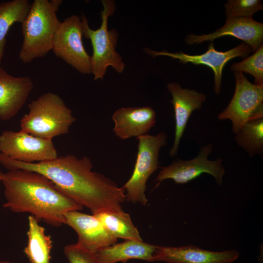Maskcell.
<instances>
[{"label": "cell", "instance_id": "15", "mask_svg": "<svg viewBox=\"0 0 263 263\" xmlns=\"http://www.w3.org/2000/svg\"><path fill=\"white\" fill-rule=\"evenodd\" d=\"M33 89L30 76H14L0 68V120L7 121L15 117Z\"/></svg>", "mask_w": 263, "mask_h": 263}, {"label": "cell", "instance_id": "4", "mask_svg": "<svg viewBox=\"0 0 263 263\" xmlns=\"http://www.w3.org/2000/svg\"><path fill=\"white\" fill-rule=\"evenodd\" d=\"M28 108L20 121V131L37 137L52 139L67 134L76 120L63 99L52 92L40 95Z\"/></svg>", "mask_w": 263, "mask_h": 263}, {"label": "cell", "instance_id": "20", "mask_svg": "<svg viewBox=\"0 0 263 263\" xmlns=\"http://www.w3.org/2000/svg\"><path fill=\"white\" fill-rule=\"evenodd\" d=\"M94 215L114 238L126 240L143 241L137 228L132 223L130 215L124 211H104Z\"/></svg>", "mask_w": 263, "mask_h": 263}, {"label": "cell", "instance_id": "16", "mask_svg": "<svg viewBox=\"0 0 263 263\" xmlns=\"http://www.w3.org/2000/svg\"><path fill=\"white\" fill-rule=\"evenodd\" d=\"M167 89L172 95L170 102L173 106L175 121L174 143L169 154L176 155L181 139L189 117L195 110L200 109L206 101V95L194 90L183 89L176 82L168 84Z\"/></svg>", "mask_w": 263, "mask_h": 263}, {"label": "cell", "instance_id": "18", "mask_svg": "<svg viewBox=\"0 0 263 263\" xmlns=\"http://www.w3.org/2000/svg\"><path fill=\"white\" fill-rule=\"evenodd\" d=\"M156 246L143 241L126 240L101 248L96 253L100 263L125 262L133 259L154 262Z\"/></svg>", "mask_w": 263, "mask_h": 263}, {"label": "cell", "instance_id": "8", "mask_svg": "<svg viewBox=\"0 0 263 263\" xmlns=\"http://www.w3.org/2000/svg\"><path fill=\"white\" fill-rule=\"evenodd\" d=\"M0 153L26 163L50 161L58 156L52 139L37 137L20 130L1 133Z\"/></svg>", "mask_w": 263, "mask_h": 263}, {"label": "cell", "instance_id": "21", "mask_svg": "<svg viewBox=\"0 0 263 263\" xmlns=\"http://www.w3.org/2000/svg\"><path fill=\"white\" fill-rule=\"evenodd\" d=\"M237 144L252 156L263 150V111L252 116L236 134Z\"/></svg>", "mask_w": 263, "mask_h": 263}, {"label": "cell", "instance_id": "2", "mask_svg": "<svg viewBox=\"0 0 263 263\" xmlns=\"http://www.w3.org/2000/svg\"><path fill=\"white\" fill-rule=\"evenodd\" d=\"M5 202L3 207L16 213L27 212L39 222L54 226L64 224V215L83 206L64 194L49 179L38 172L18 169L3 173Z\"/></svg>", "mask_w": 263, "mask_h": 263}, {"label": "cell", "instance_id": "17", "mask_svg": "<svg viewBox=\"0 0 263 263\" xmlns=\"http://www.w3.org/2000/svg\"><path fill=\"white\" fill-rule=\"evenodd\" d=\"M113 132L121 140L146 134L156 122V113L150 107H122L112 115Z\"/></svg>", "mask_w": 263, "mask_h": 263}, {"label": "cell", "instance_id": "26", "mask_svg": "<svg viewBox=\"0 0 263 263\" xmlns=\"http://www.w3.org/2000/svg\"><path fill=\"white\" fill-rule=\"evenodd\" d=\"M0 263H15L8 261L0 260Z\"/></svg>", "mask_w": 263, "mask_h": 263}, {"label": "cell", "instance_id": "6", "mask_svg": "<svg viewBox=\"0 0 263 263\" xmlns=\"http://www.w3.org/2000/svg\"><path fill=\"white\" fill-rule=\"evenodd\" d=\"M138 151L133 173L122 187L126 200L145 206L148 203L145 191L150 176L159 168V152L167 143V135L160 132L156 135L146 134L137 137Z\"/></svg>", "mask_w": 263, "mask_h": 263}, {"label": "cell", "instance_id": "3", "mask_svg": "<svg viewBox=\"0 0 263 263\" xmlns=\"http://www.w3.org/2000/svg\"><path fill=\"white\" fill-rule=\"evenodd\" d=\"M61 0H35L21 23L23 41L19 57L24 63L45 56L52 50L55 34L61 23L56 12Z\"/></svg>", "mask_w": 263, "mask_h": 263}, {"label": "cell", "instance_id": "1", "mask_svg": "<svg viewBox=\"0 0 263 263\" xmlns=\"http://www.w3.org/2000/svg\"><path fill=\"white\" fill-rule=\"evenodd\" d=\"M0 164L8 170H27L42 174L93 214L124 211L122 204L126 200L124 188L104 175L93 171L92 162L87 156L78 158L68 154L50 161L26 163L0 153Z\"/></svg>", "mask_w": 263, "mask_h": 263}, {"label": "cell", "instance_id": "22", "mask_svg": "<svg viewBox=\"0 0 263 263\" xmlns=\"http://www.w3.org/2000/svg\"><path fill=\"white\" fill-rule=\"evenodd\" d=\"M31 4L27 0H13L0 3V68L6 44V37L15 22L22 23Z\"/></svg>", "mask_w": 263, "mask_h": 263}, {"label": "cell", "instance_id": "13", "mask_svg": "<svg viewBox=\"0 0 263 263\" xmlns=\"http://www.w3.org/2000/svg\"><path fill=\"white\" fill-rule=\"evenodd\" d=\"M64 224L73 228L78 235V245L96 251L116 243L117 239L107 231L94 215L72 211L64 216Z\"/></svg>", "mask_w": 263, "mask_h": 263}, {"label": "cell", "instance_id": "14", "mask_svg": "<svg viewBox=\"0 0 263 263\" xmlns=\"http://www.w3.org/2000/svg\"><path fill=\"white\" fill-rule=\"evenodd\" d=\"M239 255L240 253L235 249L216 252L192 245L179 247L157 245L153 260L167 263H231Z\"/></svg>", "mask_w": 263, "mask_h": 263}, {"label": "cell", "instance_id": "19", "mask_svg": "<svg viewBox=\"0 0 263 263\" xmlns=\"http://www.w3.org/2000/svg\"><path fill=\"white\" fill-rule=\"evenodd\" d=\"M34 217H28V242L24 252L30 263H50L53 242Z\"/></svg>", "mask_w": 263, "mask_h": 263}, {"label": "cell", "instance_id": "10", "mask_svg": "<svg viewBox=\"0 0 263 263\" xmlns=\"http://www.w3.org/2000/svg\"><path fill=\"white\" fill-rule=\"evenodd\" d=\"M212 150V145L207 144L202 147L198 155L193 159L187 161L177 159L169 166L162 167L155 180L157 182L155 187L168 179H172L176 184H185L203 173L213 176L217 184L221 186L225 169L222 158H218L215 160L208 159Z\"/></svg>", "mask_w": 263, "mask_h": 263}, {"label": "cell", "instance_id": "5", "mask_svg": "<svg viewBox=\"0 0 263 263\" xmlns=\"http://www.w3.org/2000/svg\"><path fill=\"white\" fill-rule=\"evenodd\" d=\"M100 27L93 30L89 26L85 16L81 18L83 23V36L91 42L93 54L91 56V72L94 80L102 79L109 66L118 74L122 73L125 67L122 57L116 50L118 34L115 29L109 30V18L114 13L115 2L112 0H102Z\"/></svg>", "mask_w": 263, "mask_h": 263}, {"label": "cell", "instance_id": "27", "mask_svg": "<svg viewBox=\"0 0 263 263\" xmlns=\"http://www.w3.org/2000/svg\"><path fill=\"white\" fill-rule=\"evenodd\" d=\"M2 173H3V172L0 169V184L1 183V182H2Z\"/></svg>", "mask_w": 263, "mask_h": 263}, {"label": "cell", "instance_id": "11", "mask_svg": "<svg viewBox=\"0 0 263 263\" xmlns=\"http://www.w3.org/2000/svg\"><path fill=\"white\" fill-rule=\"evenodd\" d=\"M144 50L153 58L158 56H167L172 59H178L183 64L190 62L195 65H204L209 67L214 73V92L216 94L220 93L223 70L226 63L235 57H246L252 51L251 48L245 43L225 52L218 51L215 49L213 42L209 44L207 52L198 55H190L182 52L170 53L165 50L156 51L148 48H145Z\"/></svg>", "mask_w": 263, "mask_h": 263}, {"label": "cell", "instance_id": "24", "mask_svg": "<svg viewBox=\"0 0 263 263\" xmlns=\"http://www.w3.org/2000/svg\"><path fill=\"white\" fill-rule=\"evenodd\" d=\"M224 6L226 19L252 18L255 13L263 9L260 0H229Z\"/></svg>", "mask_w": 263, "mask_h": 263}, {"label": "cell", "instance_id": "23", "mask_svg": "<svg viewBox=\"0 0 263 263\" xmlns=\"http://www.w3.org/2000/svg\"><path fill=\"white\" fill-rule=\"evenodd\" d=\"M233 72H245L252 75L255 84H263V45L251 56L243 61L233 64L230 67Z\"/></svg>", "mask_w": 263, "mask_h": 263}, {"label": "cell", "instance_id": "25", "mask_svg": "<svg viewBox=\"0 0 263 263\" xmlns=\"http://www.w3.org/2000/svg\"><path fill=\"white\" fill-rule=\"evenodd\" d=\"M63 251L69 263H100L96 251L88 250L76 244L65 245Z\"/></svg>", "mask_w": 263, "mask_h": 263}, {"label": "cell", "instance_id": "12", "mask_svg": "<svg viewBox=\"0 0 263 263\" xmlns=\"http://www.w3.org/2000/svg\"><path fill=\"white\" fill-rule=\"evenodd\" d=\"M225 36H231L244 41L252 51H256L262 45L263 24L252 18H234L226 19L225 24L214 32L202 35H188L185 38L188 45L200 44Z\"/></svg>", "mask_w": 263, "mask_h": 263}, {"label": "cell", "instance_id": "9", "mask_svg": "<svg viewBox=\"0 0 263 263\" xmlns=\"http://www.w3.org/2000/svg\"><path fill=\"white\" fill-rule=\"evenodd\" d=\"M234 75L236 85L233 96L218 118L230 120L232 131L236 134L249 119L263 111V84L251 83L242 72H234Z\"/></svg>", "mask_w": 263, "mask_h": 263}, {"label": "cell", "instance_id": "7", "mask_svg": "<svg viewBox=\"0 0 263 263\" xmlns=\"http://www.w3.org/2000/svg\"><path fill=\"white\" fill-rule=\"evenodd\" d=\"M83 27L81 18L74 15L67 17L55 34L52 51L55 55L78 72L90 74L91 56L82 42Z\"/></svg>", "mask_w": 263, "mask_h": 263}]
</instances>
